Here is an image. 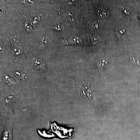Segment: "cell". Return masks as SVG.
Wrapping results in <instances>:
<instances>
[{
	"label": "cell",
	"mask_w": 140,
	"mask_h": 140,
	"mask_svg": "<svg viewBox=\"0 0 140 140\" xmlns=\"http://www.w3.org/2000/svg\"><path fill=\"white\" fill-rule=\"evenodd\" d=\"M77 88L81 97L86 99L93 105L95 106L98 105V102L93 92V88L90 83L88 82L79 83L78 84Z\"/></svg>",
	"instance_id": "obj_1"
},
{
	"label": "cell",
	"mask_w": 140,
	"mask_h": 140,
	"mask_svg": "<svg viewBox=\"0 0 140 140\" xmlns=\"http://www.w3.org/2000/svg\"><path fill=\"white\" fill-rule=\"evenodd\" d=\"M107 62L104 60L99 59L95 63V67H97L99 69H101L104 67L105 65L106 64Z\"/></svg>",
	"instance_id": "obj_2"
},
{
	"label": "cell",
	"mask_w": 140,
	"mask_h": 140,
	"mask_svg": "<svg viewBox=\"0 0 140 140\" xmlns=\"http://www.w3.org/2000/svg\"><path fill=\"white\" fill-rule=\"evenodd\" d=\"M126 32L125 29L123 28H119L116 30V34L119 38H123L126 34Z\"/></svg>",
	"instance_id": "obj_3"
},
{
	"label": "cell",
	"mask_w": 140,
	"mask_h": 140,
	"mask_svg": "<svg viewBox=\"0 0 140 140\" xmlns=\"http://www.w3.org/2000/svg\"><path fill=\"white\" fill-rule=\"evenodd\" d=\"M4 79L7 85H11L12 84H14V79L11 78L9 77L8 76L6 75H4Z\"/></svg>",
	"instance_id": "obj_4"
},
{
	"label": "cell",
	"mask_w": 140,
	"mask_h": 140,
	"mask_svg": "<svg viewBox=\"0 0 140 140\" xmlns=\"http://www.w3.org/2000/svg\"><path fill=\"white\" fill-rule=\"evenodd\" d=\"M130 63L134 66L135 67H138L139 65L140 64V62L139 60L136 59L135 58L132 57L130 59Z\"/></svg>",
	"instance_id": "obj_5"
},
{
	"label": "cell",
	"mask_w": 140,
	"mask_h": 140,
	"mask_svg": "<svg viewBox=\"0 0 140 140\" xmlns=\"http://www.w3.org/2000/svg\"><path fill=\"white\" fill-rule=\"evenodd\" d=\"M32 63L35 65L36 67L37 68H39L40 69H42L43 67V65H42V63L41 62H37V60H33L32 61Z\"/></svg>",
	"instance_id": "obj_6"
},
{
	"label": "cell",
	"mask_w": 140,
	"mask_h": 140,
	"mask_svg": "<svg viewBox=\"0 0 140 140\" xmlns=\"http://www.w3.org/2000/svg\"><path fill=\"white\" fill-rule=\"evenodd\" d=\"M139 19H140V17H139Z\"/></svg>",
	"instance_id": "obj_7"
}]
</instances>
